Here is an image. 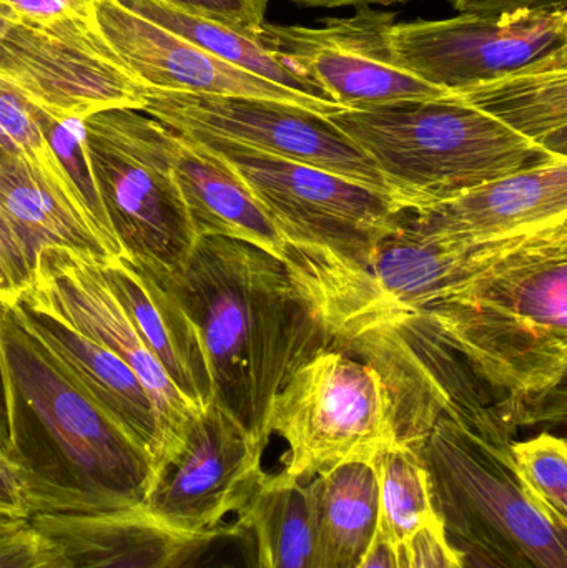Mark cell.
<instances>
[{
	"label": "cell",
	"instance_id": "8d00e7d4",
	"mask_svg": "<svg viewBox=\"0 0 567 568\" xmlns=\"http://www.w3.org/2000/svg\"><path fill=\"white\" fill-rule=\"evenodd\" d=\"M19 16L36 22L89 19L93 0H0Z\"/></svg>",
	"mask_w": 567,
	"mask_h": 568
},
{
	"label": "cell",
	"instance_id": "74e56055",
	"mask_svg": "<svg viewBox=\"0 0 567 568\" xmlns=\"http://www.w3.org/2000/svg\"><path fill=\"white\" fill-rule=\"evenodd\" d=\"M445 530L449 542L458 550L462 568H528L476 537L458 530Z\"/></svg>",
	"mask_w": 567,
	"mask_h": 568
},
{
	"label": "cell",
	"instance_id": "277c9868",
	"mask_svg": "<svg viewBox=\"0 0 567 568\" xmlns=\"http://www.w3.org/2000/svg\"><path fill=\"white\" fill-rule=\"evenodd\" d=\"M375 165L403 210L452 199L549 155L455 95L326 116Z\"/></svg>",
	"mask_w": 567,
	"mask_h": 568
},
{
	"label": "cell",
	"instance_id": "60d3db41",
	"mask_svg": "<svg viewBox=\"0 0 567 568\" xmlns=\"http://www.w3.org/2000/svg\"><path fill=\"white\" fill-rule=\"evenodd\" d=\"M0 449H6V429H3L2 404H0Z\"/></svg>",
	"mask_w": 567,
	"mask_h": 568
},
{
	"label": "cell",
	"instance_id": "3957f363",
	"mask_svg": "<svg viewBox=\"0 0 567 568\" xmlns=\"http://www.w3.org/2000/svg\"><path fill=\"white\" fill-rule=\"evenodd\" d=\"M418 313L502 396L513 429L533 423L529 406L566 377L567 225Z\"/></svg>",
	"mask_w": 567,
	"mask_h": 568
},
{
	"label": "cell",
	"instance_id": "7a4b0ae2",
	"mask_svg": "<svg viewBox=\"0 0 567 568\" xmlns=\"http://www.w3.org/2000/svg\"><path fill=\"white\" fill-rule=\"evenodd\" d=\"M163 275L199 331L213 399L263 443L273 397L332 344L322 310L285 263L236 240L200 236Z\"/></svg>",
	"mask_w": 567,
	"mask_h": 568
},
{
	"label": "cell",
	"instance_id": "e0dca14e",
	"mask_svg": "<svg viewBox=\"0 0 567 568\" xmlns=\"http://www.w3.org/2000/svg\"><path fill=\"white\" fill-rule=\"evenodd\" d=\"M113 296L180 393L200 410L213 399L209 361L195 324L163 273L129 256L97 260Z\"/></svg>",
	"mask_w": 567,
	"mask_h": 568
},
{
	"label": "cell",
	"instance_id": "d4e9b609",
	"mask_svg": "<svg viewBox=\"0 0 567 568\" xmlns=\"http://www.w3.org/2000/svg\"><path fill=\"white\" fill-rule=\"evenodd\" d=\"M120 2L135 10L140 16L202 47L220 60H225L230 65L239 67L245 72L269 80L275 85L285 87L293 92L330 102L315 85L295 75L288 67L275 59L256 37L245 36L222 23L196 16L169 0H120Z\"/></svg>",
	"mask_w": 567,
	"mask_h": 568
},
{
	"label": "cell",
	"instance_id": "836d02e7",
	"mask_svg": "<svg viewBox=\"0 0 567 568\" xmlns=\"http://www.w3.org/2000/svg\"><path fill=\"white\" fill-rule=\"evenodd\" d=\"M396 552L398 568H462L458 550L449 542L442 520L419 530Z\"/></svg>",
	"mask_w": 567,
	"mask_h": 568
},
{
	"label": "cell",
	"instance_id": "7402d4cb",
	"mask_svg": "<svg viewBox=\"0 0 567 568\" xmlns=\"http://www.w3.org/2000/svg\"><path fill=\"white\" fill-rule=\"evenodd\" d=\"M375 456L353 457L308 480L316 568H358L375 546L379 529Z\"/></svg>",
	"mask_w": 567,
	"mask_h": 568
},
{
	"label": "cell",
	"instance_id": "44dd1931",
	"mask_svg": "<svg viewBox=\"0 0 567 568\" xmlns=\"http://www.w3.org/2000/svg\"><path fill=\"white\" fill-rule=\"evenodd\" d=\"M30 523L59 542L67 568H166L189 539L140 509L92 516L36 514Z\"/></svg>",
	"mask_w": 567,
	"mask_h": 568
},
{
	"label": "cell",
	"instance_id": "603a6c76",
	"mask_svg": "<svg viewBox=\"0 0 567 568\" xmlns=\"http://www.w3.org/2000/svg\"><path fill=\"white\" fill-rule=\"evenodd\" d=\"M0 213L37 262L43 248L59 246L93 260L110 258L92 226L57 195L22 159L0 150Z\"/></svg>",
	"mask_w": 567,
	"mask_h": 568
},
{
	"label": "cell",
	"instance_id": "83f0119b",
	"mask_svg": "<svg viewBox=\"0 0 567 568\" xmlns=\"http://www.w3.org/2000/svg\"><path fill=\"white\" fill-rule=\"evenodd\" d=\"M0 150L22 159L57 195L62 196L82 215L69 182L40 129L36 106L3 82H0Z\"/></svg>",
	"mask_w": 567,
	"mask_h": 568
},
{
	"label": "cell",
	"instance_id": "1f68e13d",
	"mask_svg": "<svg viewBox=\"0 0 567 568\" xmlns=\"http://www.w3.org/2000/svg\"><path fill=\"white\" fill-rule=\"evenodd\" d=\"M36 260L0 213V306H13L32 286Z\"/></svg>",
	"mask_w": 567,
	"mask_h": 568
},
{
	"label": "cell",
	"instance_id": "484cf974",
	"mask_svg": "<svg viewBox=\"0 0 567 568\" xmlns=\"http://www.w3.org/2000/svg\"><path fill=\"white\" fill-rule=\"evenodd\" d=\"M375 464L378 534L398 549L442 517L436 510L428 469L419 450L403 444H388L376 453Z\"/></svg>",
	"mask_w": 567,
	"mask_h": 568
},
{
	"label": "cell",
	"instance_id": "6da1fadb",
	"mask_svg": "<svg viewBox=\"0 0 567 568\" xmlns=\"http://www.w3.org/2000/svg\"><path fill=\"white\" fill-rule=\"evenodd\" d=\"M0 404L6 453L22 470L36 514L142 509L155 479L149 454L7 306Z\"/></svg>",
	"mask_w": 567,
	"mask_h": 568
},
{
	"label": "cell",
	"instance_id": "d6986e66",
	"mask_svg": "<svg viewBox=\"0 0 567 568\" xmlns=\"http://www.w3.org/2000/svg\"><path fill=\"white\" fill-rule=\"evenodd\" d=\"M176 182L196 236L236 240L263 250L295 276L296 255L269 213L215 153L170 129Z\"/></svg>",
	"mask_w": 567,
	"mask_h": 568
},
{
	"label": "cell",
	"instance_id": "2e32d148",
	"mask_svg": "<svg viewBox=\"0 0 567 568\" xmlns=\"http://www.w3.org/2000/svg\"><path fill=\"white\" fill-rule=\"evenodd\" d=\"M403 226L426 240L488 243L567 225V159H546L465 190L452 199L406 210Z\"/></svg>",
	"mask_w": 567,
	"mask_h": 568
},
{
	"label": "cell",
	"instance_id": "9a60e30c",
	"mask_svg": "<svg viewBox=\"0 0 567 568\" xmlns=\"http://www.w3.org/2000/svg\"><path fill=\"white\" fill-rule=\"evenodd\" d=\"M90 17L100 39L143 89L272 100L322 116L345 110L230 65L120 0H93Z\"/></svg>",
	"mask_w": 567,
	"mask_h": 568
},
{
	"label": "cell",
	"instance_id": "4316f807",
	"mask_svg": "<svg viewBox=\"0 0 567 568\" xmlns=\"http://www.w3.org/2000/svg\"><path fill=\"white\" fill-rule=\"evenodd\" d=\"M36 115L50 149L69 182L73 199H75L83 219L92 226L110 256L123 255L115 236H113L112 229H110L109 219L103 210L99 190H97L92 166H90L85 143H83L82 122H59L37 106Z\"/></svg>",
	"mask_w": 567,
	"mask_h": 568
},
{
	"label": "cell",
	"instance_id": "30bf717a",
	"mask_svg": "<svg viewBox=\"0 0 567 568\" xmlns=\"http://www.w3.org/2000/svg\"><path fill=\"white\" fill-rule=\"evenodd\" d=\"M396 17L363 7L355 16L323 19L320 27L265 22L256 39L295 75L345 110L452 95L399 65L392 40Z\"/></svg>",
	"mask_w": 567,
	"mask_h": 568
},
{
	"label": "cell",
	"instance_id": "9c48e42d",
	"mask_svg": "<svg viewBox=\"0 0 567 568\" xmlns=\"http://www.w3.org/2000/svg\"><path fill=\"white\" fill-rule=\"evenodd\" d=\"M0 82L59 122L142 110L143 87L89 19L36 22L0 3Z\"/></svg>",
	"mask_w": 567,
	"mask_h": 568
},
{
	"label": "cell",
	"instance_id": "5bb4252c",
	"mask_svg": "<svg viewBox=\"0 0 567 568\" xmlns=\"http://www.w3.org/2000/svg\"><path fill=\"white\" fill-rule=\"evenodd\" d=\"M403 69L443 92L492 82L567 43V12L413 20L393 27Z\"/></svg>",
	"mask_w": 567,
	"mask_h": 568
},
{
	"label": "cell",
	"instance_id": "4dcf8cb0",
	"mask_svg": "<svg viewBox=\"0 0 567 568\" xmlns=\"http://www.w3.org/2000/svg\"><path fill=\"white\" fill-rule=\"evenodd\" d=\"M67 564L59 542L30 520L0 517V568H67Z\"/></svg>",
	"mask_w": 567,
	"mask_h": 568
},
{
	"label": "cell",
	"instance_id": "7c38bea8",
	"mask_svg": "<svg viewBox=\"0 0 567 568\" xmlns=\"http://www.w3.org/2000/svg\"><path fill=\"white\" fill-rule=\"evenodd\" d=\"M265 446L212 399L182 449L156 470L142 513L180 536H199L239 513L262 479Z\"/></svg>",
	"mask_w": 567,
	"mask_h": 568
},
{
	"label": "cell",
	"instance_id": "e575fe53",
	"mask_svg": "<svg viewBox=\"0 0 567 568\" xmlns=\"http://www.w3.org/2000/svg\"><path fill=\"white\" fill-rule=\"evenodd\" d=\"M36 516L22 470L16 460L0 449V517L30 520Z\"/></svg>",
	"mask_w": 567,
	"mask_h": 568
},
{
	"label": "cell",
	"instance_id": "cb8c5ba5",
	"mask_svg": "<svg viewBox=\"0 0 567 568\" xmlns=\"http://www.w3.org/2000/svg\"><path fill=\"white\" fill-rule=\"evenodd\" d=\"M236 519L255 530L263 568H316L308 483L263 473Z\"/></svg>",
	"mask_w": 567,
	"mask_h": 568
},
{
	"label": "cell",
	"instance_id": "ffe728a7",
	"mask_svg": "<svg viewBox=\"0 0 567 568\" xmlns=\"http://www.w3.org/2000/svg\"><path fill=\"white\" fill-rule=\"evenodd\" d=\"M453 95L549 155L567 159V43L508 75Z\"/></svg>",
	"mask_w": 567,
	"mask_h": 568
},
{
	"label": "cell",
	"instance_id": "ba28073f",
	"mask_svg": "<svg viewBox=\"0 0 567 568\" xmlns=\"http://www.w3.org/2000/svg\"><path fill=\"white\" fill-rule=\"evenodd\" d=\"M97 190L123 255L172 275L196 236L172 163L170 129L142 110L109 109L82 120Z\"/></svg>",
	"mask_w": 567,
	"mask_h": 568
},
{
	"label": "cell",
	"instance_id": "ac0fdd59",
	"mask_svg": "<svg viewBox=\"0 0 567 568\" xmlns=\"http://www.w3.org/2000/svg\"><path fill=\"white\" fill-rule=\"evenodd\" d=\"M9 307V306H7ZM60 361L77 383L149 454L156 470L165 460L159 416L142 381L112 351L73 329L45 307L20 297L10 306Z\"/></svg>",
	"mask_w": 567,
	"mask_h": 568
},
{
	"label": "cell",
	"instance_id": "4fadbf2b",
	"mask_svg": "<svg viewBox=\"0 0 567 568\" xmlns=\"http://www.w3.org/2000/svg\"><path fill=\"white\" fill-rule=\"evenodd\" d=\"M23 297L45 307L132 367L155 407L165 447L163 464L169 463L182 449L202 410L180 393L150 353L129 314L107 286L97 260L59 246L43 248L37 255L32 286Z\"/></svg>",
	"mask_w": 567,
	"mask_h": 568
},
{
	"label": "cell",
	"instance_id": "f1b7e54d",
	"mask_svg": "<svg viewBox=\"0 0 567 568\" xmlns=\"http://www.w3.org/2000/svg\"><path fill=\"white\" fill-rule=\"evenodd\" d=\"M513 463L531 496L567 526V444L543 433L528 440H513Z\"/></svg>",
	"mask_w": 567,
	"mask_h": 568
},
{
	"label": "cell",
	"instance_id": "d6a6232c",
	"mask_svg": "<svg viewBox=\"0 0 567 568\" xmlns=\"http://www.w3.org/2000/svg\"><path fill=\"white\" fill-rule=\"evenodd\" d=\"M169 2L230 27L236 32L259 37L266 22L270 0H169Z\"/></svg>",
	"mask_w": 567,
	"mask_h": 568
},
{
	"label": "cell",
	"instance_id": "d590c367",
	"mask_svg": "<svg viewBox=\"0 0 567 568\" xmlns=\"http://www.w3.org/2000/svg\"><path fill=\"white\" fill-rule=\"evenodd\" d=\"M459 13L498 17L509 13H558L567 12V0H448Z\"/></svg>",
	"mask_w": 567,
	"mask_h": 568
},
{
	"label": "cell",
	"instance_id": "8992f818",
	"mask_svg": "<svg viewBox=\"0 0 567 568\" xmlns=\"http://www.w3.org/2000/svg\"><path fill=\"white\" fill-rule=\"evenodd\" d=\"M398 397L365 354L333 339L306 361L270 403L263 443H286L283 469L290 479L313 477L353 457L375 456L396 444Z\"/></svg>",
	"mask_w": 567,
	"mask_h": 568
},
{
	"label": "cell",
	"instance_id": "f35d334b",
	"mask_svg": "<svg viewBox=\"0 0 567 568\" xmlns=\"http://www.w3.org/2000/svg\"><path fill=\"white\" fill-rule=\"evenodd\" d=\"M300 7H313V9H343V7H388L395 3L413 2V0H283Z\"/></svg>",
	"mask_w": 567,
	"mask_h": 568
},
{
	"label": "cell",
	"instance_id": "5b68a950",
	"mask_svg": "<svg viewBox=\"0 0 567 568\" xmlns=\"http://www.w3.org/2000/svg\"><path fill=\"white\" fill-rule=\"evenodd\" d=\"M185 139L222 159L265 209L295 252V278L308 293L362 273L406 212L386 193L315 166L226 140Z\"/></svg>",
	"mask_w": 567,
	"mask_h": 568
},
{
	"label": "cell",
	"instance_id": "8fae6325",
	"mask_svg": "<svg viewBox=\"0 0 567 568\" xmlns=\"http://www.w3.org/2000/svg\"><path fill=\"white\" fill-rule=\"evenodd\" d=\"M143 100L142 112L180 135L226 140L335 173L389 195L375 165L326 116L300 106L246 97L145 89Z\"/></svg>",
	"mask_w": 567,
	"mask_h": 568
},
{
	"label": "cell",
	"instance_id": "f546056e",
	"mask_svg": "<svg viewBox=\"0 0 567 568\" xmlns=\"http://www.w3.org/2000/svg\"><path fill=\"white\" fill-rule=\"evenodd\" d=\"M166 568H263L259 540L249 524L235 519L189 537Z\"/></svg>",
	"mask_w": 567,
	"mask_h": 568
},
{
	"label": "cell",
	"instance_id": "52a82bcc",
	"mask_svg": "<svg viewBox=\"0 0 567 568\" xmlns=\"http://www.w3.org/2000/svg\"><path fill=\"white\" fill-rule=\"evenodd\" d=\"M512 443L443 414L419 454L445 529L468 534L528 568H567V526L523 483Z\"/></svg>",
	"mask_w": 567,
	"mask_h": 568
},
{
	"label": "cell",
	"instance_id": "ab89813d",
	"mask_svg": "<svg viewBox=\"0 0 567 568\" xmlns=\"http://www.w3.org/2000/svg\"><path fill=\"white\" fill-rule=\"evenodd\" d=\"M358 568H398V552L388 540L383 539L378 534L375 546L372 547Z\"/></svg>",
	"mask_w": 567,
	"mask_h": 568
}]
</instances>
